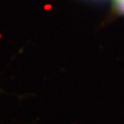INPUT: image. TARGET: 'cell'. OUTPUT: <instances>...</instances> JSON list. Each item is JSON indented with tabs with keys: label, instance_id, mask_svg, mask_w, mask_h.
I'll return each mask as SVG.
<instances>
[{
	"label": "cell",
	"instance_id": "6da1fadb",
	"mask_svg": "<svg viewBox=\"0 0 124 124\" xmlns=\"http://www.w3.org/2000/svg\"><path fill=\"white\" fill-rule=\"evenodd\" d=\"M115 1L118 8L124 12V0H115Z\"/></svg>",
	"mask_w": 124,
	"mask_h": 124
}]
</instances>
